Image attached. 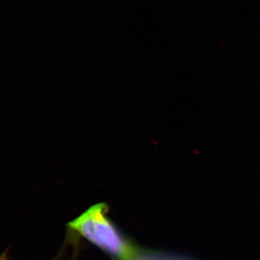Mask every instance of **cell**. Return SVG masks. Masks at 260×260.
<instances>
[{"mask_svg": "<svg viewBox=\"0 0 260 260\" xmlns=\"http://www.w3.org/2000/svg\"><path fill=\"white\" fill-rule=\"evenodd\" d=\"M109 207L97 203L68 224L70 232L97 246L115 260H131L136 246L109 218Z\"/></svg>", "mask_w": 260, "mask_h": 260, "instance_id": "6da1fadb", "label": "cell"}, {"mask_svg": "<svg viewBox=\"0 0 260 260\" xmlns=\"http://www.w3.org/2000/svg\"><path fill=\"white\" fill-rule=\"evenodd\" d=\"M0 260H9V249H5L0 254Z\"/></svg>", "mask_w": 260, "mask_h": 260, "instance_id": "3957f363", "label": "cell"}, {"mask_svg": "<svg viewBox=\"0 0 260 260\" xmlns=\"http://www.w3.org/2000/svg\"><path fill=\"white\" fill-rule=\"evenodd\" d=\"M131 260H194L187 256L153 250V249H140L138 247Z\"/></svg>", "mask_w": 260, "mask_h": 260, "instance_id": "7a4b0ae2", "label": "cell"}]
</instances>
